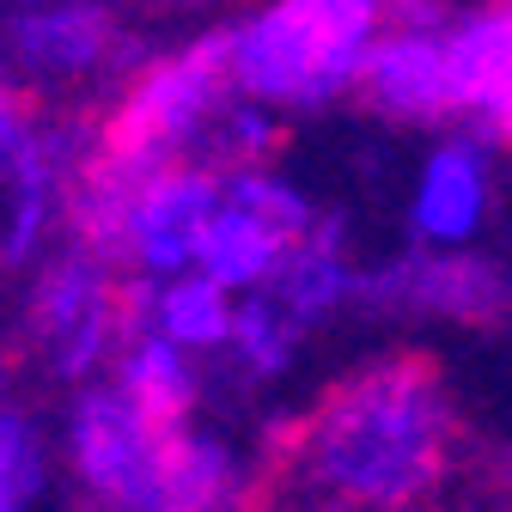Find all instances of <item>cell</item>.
Masks as SVG:
<instances>
[{
    "mask_svg": "<svg viewBox=\"0 0 512 512\" xmlns=\"http://www.w3.org/2000/svg\"><path fill=\"white\" fill-rule=\"evenodd\" d=\"M452 458V403L415 360L372 366L324 397L305 427V470L366 512L415 506Z\"/></svg>",
    "mask_w": 512,
    "mask_h": 512,
    "instance_id": "obj_1",
    "label": "cell"
},
{
    "mask_svg": "<svg viewBox=\"0 0 512 512\" xmlns=\"http://www.w3.org/2000/svg\"><path fill=\"white\" fill-rule=\"evenodd\" d=\"M25 141V122L13 110V92H7V74H0V165H7V153Z\"/></svg>",
    "mask_w": 512,
    "mask_h": 512,
    "instance_id": "obj_20",
    "label": "cell"
},
{
    "mask_svg": "<svg viewBox=\"0 0 512 512\" xmlns=\"http://www.w3.org/2000/svg\"><path fill=\"white\" fill-rule=\"evenodd\" d=\"M43 488V445L19 409H0V512H25Z\"/></svg>",
    "mask_w": 512,
    "mask_h": 512,
    "instance_id": "obj_18",
    "label": "cell"
},
{
    "mask_svg": "<svg viewBox=\"0 0 512 512\" xmlns=\"http://www.w3.org/2000/svg\"><path fill=\"white\" fill-rule=\"evenodd\" d=\"M311 202L299 196L293 183L269 177V171H232L220 177V208L202 232V250H196V275L214 281L226 299L238 293H263L281 269V256L311 232Z\"/></svg>",
    "mask_w": 512,
    "mask_h": 512,
    "instance_id": "obj_4",
    "label": "cell"
},
{
    "mask_svg": "<svg viewBox=\"0 0 512 512\" xmlns=\"http://www.w3.org/2000/svg\"><path fill=\"white\" fill-rule=\"evenodd\" d=\"M159 427H147L128 409L110 384L86 391L74 403V427H68V452L80 482L116 506V512H153V488H159Z\"/></svg>",
    "mask_w": 512,
    "mask_h": 512,
    "instance_id": "obj_5",
    "label": "cell"
},
{
    "mask_svg": "<svg viewBox=\"0 0 512 512\" xmlns=\"http://www.w3.org/2000/svg\"><path fill=\"white\" fill-rule=\"evenodd\" d=\"M37 324H43V348L55 360L61 378H80L98 366V354L110 348L116 330V287L92 256H68L55 263L43 293H37Z\"/></svg>",
    "mask_w": 512,
    "mask_h": 512,
    "instance_id": "obj_8",
    "label": "cell"
},
{
    "mask_svg": "<svg viewBox=\"0 0 512 512\" xmlns=\"http://www.w3.org/2000/svg\"><path fill=\"white\" fill-rule=\"evenodd\" d=\"M110 49V13L104 7H25L13 13V55L31 74L74 80L92 74Z\"/></svg>",
    "mask_w": 512,
    "mask_h": 512,
    "instance_id": "obj_11",
    "label": "cell"
},
{
    "mask_svg": "<svg viewBox=\"0 0 512 512\" xmlns=\"http://www.w3.org/2000/svg\"><path fill=\"white\" fill-rule=\"evenodd\" d=\"M439 68H445V104L488 116L500 141L512 122V13L488 7L439 31Z\"/></svg>",
    "mask_w": 512,
    "mask_h": 512,
    "instance_id": "obj_9",
    "label": "cell"
},
{
    "mask_svg": "<svg viewBox=\"0 0 512 512\" xmlns=\"http://www.w3.org/2000/svg\"><path fill=\"white\" fill-rule=\"evenodd\" d=\"M220 92H226V31H208L202 43H189L171 61H159V68L122 98V110L104 128V159L98 165L135 177V183L165 171L171 153L183 141H196L202 122L220 110Z\"/></svg>",
    "mask_w": 512,
    "mask_h": 512,
    "instance_id": "obj_3",
    "label": "cell"
},
{
    "mask_svg": "<svg viewBox=\"0 0 512 512\" xmlns=\"http://www.w3.org/2000/svg\"><path fill=\"white\" fill-rule=\"evenodd\" d=\"M488 196H494L488 153L476 141H439L421 159L415 196H409L415 244L433 250V256H458L464 244H476V232L488 220Z\"/></svg>",
    "mask_w": 512,
    "mask_h": 512,
    "instance_id": "obj_7",
    "label": "cell"
},
{
    "mask_svg": "<svg viewBox=\"0 0 512 512\" xmlns=\"http://www.w3.org/2000/svg\"><path fill=\"white\" fill-rule=\"evenodd\" d=\"M232 494V452L208 433L171 427L159 439V488H153V512H220V500Z\"/></svg>",
    "mask_w": 512,
    "mask_h": 512,
    "instance_id": "obj_14",
    "label": "cell"
},
{
    "mask_svg": "<svg viewBox=\"0 0 512 512\" xmlns=\"http://www.w3.org/2000/svg\"><path fill=\"white\" fill-rule=\"evenodd\" d=\"M360 86L372 92L378 110H391L403 122L445 116V68H439V31L403 25V31H378L366 61H360Z\"/></svg>",
    "mask_w": 512,
    "mask_h": 512,
    "instance_id": "obj_10",
    "label": "cell"
},
{
    "mask_svg": "<svg viewBox=\"0 0 512 512\" xmlns=\"http://www.w3.org/2000/svg\"><path fill=\"white\" fill-rule=\"evenodd\" d=\"M0 183H7V232H0V250H7V263H19V256H31V244L43 232V208H49V159L31 135L7 153Z\"/></svg>",
    "mask_w": 512,
    "mask_h": 512,
    "instance_id": "obj_16",
    "label": "cell"
},
{
    "mask_svg": "<svg viewBox=\"0 0 512 512\" xmlns=\"http://www.w3.org/2000/svg\"><path fill=\"white\" fill-rule=\"evenodd\" d=\"M110 391L135 409L147 427L171 433V427L189 421V409H196V366H189V354H177L171 342L141 336L135 348L122 354V378L110 384Z\"/></svg>",
    "mask_w": 512,
    "mask_h": 512,
    "instance_id": "obj_13",
    "label": "cell"
},
{
    "mask_svg": "<svg viewBox=\"0 0 512 512\" xmlns=\"http://www.w3.org/2000/svg\"><path fill=\"white\" fill-rule=\"evenodd\" d=\"M220 208V177L202 171V165H165L153 171L135 196H128V214H122V250L159 281L171 275H189L196 269V250H202V232Z\"/></svg>",
    "mask_w": 512,
    "mask_h": 512,
    "instance_id": "obj_6",
    "label": "cell"
},
{
    "mask_svg": "<svg viewBox=\"0 0 512 512\" xmlns=\"http://www.w3.org/2000/svg\"><path fill=\"white\" fill-rule=\"evenodd\" d=\"M226 342L238 348V360H244L256 378H275V372L293 366L299 330L281 317V305H275L269 293H244V299H232V330H226Z\"/></svg>",
    "mask_w": 512,
    "mask_h": 512,
    "instance_id": "obj_17",
    "label": "cell"
},
{
    "mask_svg": "<svg viewBox=\"0 0 512 512\" xmlns=\"http://www.w3.org/2000/svg\"><path fill=\"white\" fill-rule=\"evenodd\" d=\"M141 305L153 317V330L159 342H171L177 354H196V348H226V330H232V299L202 281L196 269L189 275H171L159 287H141Z\"/></svg>",
    "mask_w": 512,
    "mask_h": 512,
    "instance_id": "obj_15",
    "label": "cell"
},
{
    "mask_svg": "<svg viewBox=\"0 0 512 512\" xmlns=\"http://www.w3.org/2000/svg\"><path fill=\"white\" fill-rule=\"evenodd\" d=\"M384 13L372 0H281L226 31V86L244 104H330L360 86Z\"/></svg>",
    "mask_w": 512,
    "mask_h": 512,
    "instance_id": "obj_2",
    "label": "cell"
},
{
    "mask_svg": "<svg viewBox=\"0 0 512 512\" xmlns=\"http://www.w3.org/2000/svg\"><path fill=\"white\" fill-rule=\"evenodd\" d=\"M354 287H360V275L342 263V232L336 226H311L281 256V269H275V281L263 293L281 305V317L293 330H305V324H317V317H330Z\"/></svg>",
    "mask_w": 512,
    "mask_h": 512,
    "instance_id": "obj_12",
    "label": "cell"
},
{
    "mask_svg": "<svg viewBox=\"0 0 512 512\" xmlns=\"http://www.w3.org/2000/svg\"><path fill=\"white\" fill-rule=\"evenodd\" d=\"M226 135H232V147L244 153V159H263L269 147H275V122H269V110L263 104H232L226 110Z\"/></svg>",
    "mask_w": 512,
    "mask_h": 512,
    "instance_id": "obj_19",
    "label": "cell"
}]
</instances>
